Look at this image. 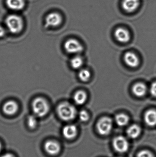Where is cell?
Segmentation results:
<instances>
[{
  "mask_svg": "<svg viewBox=\"0 0 156 157\" xmlns=\"http://www.w3.org/2000/svg\"><path fill=\"white\" fill-rule=\"evenodd\" d=\"M144 120L146 124L149 126H154L156 125V110L150 109L145 113Z\"/></svg>",
  "mask_w": 156,
  "mask_h": 157,
  "instance_id": "obj_15",
  "label": "cell"
},
{
  "mask_svg": "<svg viewBox=\"0 0 156 157\" xmlns=\"http://www.w3.org/2000/svg\"><path fill=\"white\" fill-rule=\"evenodd\" d=\"M137 157H154L153 153L148 150H144L140 151L137 154Z\"/></svg>",
  "mask_w": 156,
  "mask_h": 157,
  "instance_id": "obj_24",
  "label": "cell"
},
{
  "mask_svg": "<svg viewBox=\"0 0 156 157\" xmlns=\"http://www.w3.org/2000/svg\"><path fill=\"white\" fill-rule=\"evenodd\" d=\"M1 149H2V144H1V143H0V152H1Z\"/></svg>",
  "mask_w": 156,
  "mask_h": 157,
  "instance_id": "obj_28",
  "label": "cell"
},
{
  "mask_svg": "<svg viewBox=\"0 0 156 157\" xmlns=\"http://www.w3.org/2000/svg\"></svg>",
  "mask_w": 156,
  "mask_h": 157,
  "instance_id": "obj_29",
  "label": "cell"
},
{
  "mask_svg": "<svg viewBox=\"0 0 156 157\" xmlns=\"http://www.w3.org/2000/svg\"><path fill=\"white\" fill-rule=\"evenodd\" d=\"M87 95L86 92L83 90H79L76 92L74 95V101L78 105H82L84 104L87 99Z\"/></svg>",
  "mask_w": 156,
  "mask_h": 157,
  "instance_id": "obj_18",
  "label": "cell"
},
{
  "mask_svg": "<svg viewBox=\"0 0 156 157\" xmlns=\"http://www.w3.org/2000/svg\"><path fill=\"white\" fill-rule=\"evenodd\" d=\"M46 26L55 27L58 26L62 23V17L61 15L56 12H52L48 14L46 17Z\"/></svg>",
  "mask_w": 156,
  "mask_h": 157,
  "instance_id": "obj_7",
  "label": "cell"
},
{
  "mask_svg": "<svg viewBox=\"0 0 156 157\" xmlns=\"http://www.w3.org/2000/svg\"><path fill=\"white\" fill-rule=\"evenodd\" d=\"M64 48L67 52L70 53H79L83 51V48L78 40L73 39L68 40L65 42Z\"/></svg>",
  "mask_w": 156,
  "mask_h": 157,
  "instance_id": "obj_5",
  "label": "cell"
},
{
  "mask_svg": "<svg viewBox=\"0 0 156 157\" xmlns=\"http://www.w3.org/2000/svg\"><path fill=\"white\" fill-rule=\"evenodd\" d=\"M78 76L82 81L86 82L90 78L91 73L88 70H82L79 73Z\"/></svg>",
  "mask_w": 156,
  "mask_h": 157,
  "instance_id": "obj_21",
  "label": "cell"
},
{
  "mask_svg": "<svg viewBox=\"0 0 156 157\" xmlns=\"http://www.w3.org/2000/svg\"><path fill=\"white\" fill-rule=\"evenodd\" d=\"M27 124L29 128L34 129L35 128L37 124V120L35 116L30 115L27 118Z\"/></svg>",
  "mask_w": 156,
  "mask_h": 157,
  "instance_id": "obj_22",
  "label": "cell"
},
{
  "mask_svg": "<svg viewBox=\"0 0 156 157\" xmlns=\"http://www.w3.org/2000/svg\"><path fill=\"white\" fill-rule=\"evenodd\" d=\"M97 127L100 134L103 136L107 135L111 133L112 129V121L109 117L102 118L98 121Z\"/></svg>",
  "mask_w": 156,
  "mask_h": 157,
  "instance_id": "obj_4",
  "label": "cell"
},
{
  "mask_svg": "<svg viewBox=\"0 0 156 157\" xmlns=\"http://www.w3.org/2000/svg\"><path fill=\"white\" fill-rule=\"evenodd\" d=\"M141 132L140 126L136 124H133L127 129L126 133L130 138L135 139L140 135Z\"/></svg>",
  "mask_w": 156,
  "mask_h": 157,
  "instance_id": "obj_17",
  "label": "cell"
},
{
  "mask_svg": "<svg viewBox=\"0 0 156 157\" xmlns=\"http://www.w3.org/2000/svg\"><path fill=\"white\" fill-rule=\"evenodd\" d=\"M57 112L60 118L65 121L73 120L77 115L76 108L68 102H63L59 104L57 109Z\"/></svg>",
  "mask_w": 156,
  "mask_h": 157,
  "instance_id": "obj_1",
  "label": "cell"
},
{
  "mask_svg": "<svg viewBox=\"0 0 156 157\" xmlns=\"http://www.w3.org/2000/svg\"><path fill=\"white\" fill-rule=\"evenodd\" d=\"M83 63V59L79 56L74 57L71 61V67L74 69H79L82 66Z\"/></svg>",
  "mask_w": 156,
  "mask_h": 157,
  "instance_id": "obj_20",
  "label": "cell"
},
{
  "mask_svg": "<svg viewBox=\"0 0 156 157\" xmlns=\"http://www.w3.org/2000/svg\"><path fill=\"white\" fill-rule=\"evenodd\" d=\"M124 61L128 66L132 68L137 67L140 63L138 57L134 53L130 52L125 54Z\"/></svg>",
  "mask_w": 156,
  "mask_h": 157,
  "instance_id": "obj_11",
  "label": "cell"
},
{
  "mask_svg": "<svg viewBox=\"0 0 156 157\" xmlns=\"http://www.w3.org/2000/svg\"><path fill=\"white\" fill-rule=\"evenodd\" d=\"M0 157H15L12 154H10V153H7V154H4L2 155Z\"/></svg>",
  "mask_w": 156,
  "mask_h": 157,
  "instance_id": "obj_27",
  "label": "cell"
},
{
  "mask_svg": "<svg viewBox=\"0 0 156 157\" xmlns=\"http://www.w3.org/2000/svg\"><path fill=\"white\" fill-rule=\"evenodd\" d=\"M115 121L116 123L120 126L126 125L129 122V118L126 114L120 113L115 116Z\"/></svg>",
  "mask_w": 156,
  "mask_h": 157,
  "instance_id": "obj_19",
  "label": "cell"
},
{
  "mask_svg": "<svg viewBox=\"0 0 156 157\" xmlns=\"http://www.w3.org/2000/svg\"><path fill=\"white\" fill-rule=\"evenodd\" d=\"M150 92L154 97H156V81L154 82L150 87Z\"/></svg>",
  "mask_w": 156,
  "mask_h": 157,
  "instance_id": "obj_25",
  "label": "cell"
},
{
  "mask_svg": "<svg viewBox=\"0 0 156 157\" xmlns=\"http://www.w3.org/2000/svg\"><path fill=\"white\" fill-rule=\"evenodd\" d=\"M78 130L75 125H67L63 128L62 133L65 138L68 139H73L77 136Z\"/></svg>",
  "mask_w": 156,
  "mask_h": 157,
  "instance_id": "obj_14",
  "label": "cell"
},
{
  "mask_svg": "<svg viewBox=\"0 0 156 157\" xmlns=\"http://www.w3.org/2000/svg\"><path fill=\"white\" fill-rule=\"evenodd\" d=\"M6 27L13 34L21 32L24 27V21L21 17L16 14H10L5 20Z\"/></svg>",
  "mask_w": 156,
  "mask_h": 157,
  "instance_id": "obj_2",
  "label": "cell"
},
{
  "mask_svg": "<svg viewBox=\"0 0 156 157\" xmlns=\"http://www.w3.org/2000/svg\"><path fill=\"white\" fill-rule=\"evenodd\" d=\"M114 36L117 40L122 43H126L131 38L129 31L123 28H118L114 31Z\"/></svg>",
  "mask_w": 156,
  "mask_h": 157,
  "instance_id": "obj_10",
  "label": "cell"
},
{
  "mask_svg": "<svg viewBox=\"0 0 156 157\" xmlns=\"http://www.w3.org/2000/svg\"><path fill=\"white\" fill-rule=\"evenodd\" d=\"M6 6L11 10L20 11L22 10L25 6V0H6Z\"/></svg>",
  "mask_w": 156,
  "mask_h": 157,
  "instance_id": "obj_13",
  "label": "cell"
},
{
  "mask_svg": "<svg viewBox=\"0 0 156 157\" xmlns=\"http://www.w3.org/2000/svg\"><path fill=\"white\" fill-rule=\"evenodd\" d=\"M44 148L46 152L51 155H57L60 150V145L54 140L46 141L44 145Z\"/></svg>",
  "mask_w": 156,
  "mask_h": 157,
  "instance_id": "obj_8",
  "label": "cell"
},
{
  "mask_svg": "<svg viewBox=\"0 0 156 157\" xmlns=\"http://www.w3.org/2000/svg\"><path fill=\"white\" fill-rule=\"evenodd\" d=\"M32 109L36 116L42 117L46 115L49 107L47 101L42 98H38L33 101Z\"/></svg>",
  "mask_w": 156,
  "mask_h": 157,
  "instance_id": "obj_3",
  "label": "cell"
},
{
  "mask_svg": "<svg viewBox=\"0 0 156 157\" xmlns=\"http://www.w3.org/2000/svg\"><path fill=\"white\" fill-rule=\"evenodd\" d=\"M114 148L119 153L126 152L129 149V143L127 139L122 136H118L113 140Z\"/></svg>",
  "mask_w": 156,
  "mask_h": 157,
  "instance_id": "obj_6",
  "label": "cell"
},
{
  "mask_svg": "<svg viewBox=\"0 0 156 157\" xmlns=\"http://www.w3.org/2000/svg\"><path fill=\"white\" fill-rule=\"evenodd\" d=\"M132 92L136 97H142L144 96L147 92V88L143 83H137L132 87Z\"/></svg>",
  "mask_w": 156,
  "mask_h": 157,
  "instance_id": "obj_16",
  "label": "cell"
},
{
  "mask_svg": "<svg viewBox=\"0 0 156 157\" xmlns=\"http://www.w3.org/2000/svg\"><path fill=\"white\" fill-rule=\"evenodd\" d=\"M5 35V30L2 27L0 26V37H2Z\"/></svg>",
  "mask_w": 156,
  "mask_h": 157,
  "instance_id": "obj_26",
  "label": "cell"
},
{
  "mask_svg": "<svg viewBox=\"0 0 156 157\" xmlns=\"http://www.w3.org/2000/svg\"><path fill=\"white\" fill-rule=\"evenodd\" d=\"M140 0H123L122 7L125 12L131 13L136 11L140 6Z\"/></svg>",
  "mask_w": 156,
  "mask_h": 157,
  "instance_id": "obj_9",
  "label": "cell"
},
{
  "mask_svg": "<svg viewBox=\"0 0 156 157\" xmlns=\"http://www.w3.org/2000/svg\"><path fill=\"white\" fill-rule=\"evenodd\" d=\"M79 117L82 121L86 122L89 120V116L87 111L85 110H82L79 113Z\"/></svg>",
  "mask_w": 156,
  "mask_h": 157,
  "instance_id": "obj_23",
  "label": "cell"
},
{
  "mask_svg": "<svg viewBox=\"0 0 156 157\" xmlns=\"http://www.w3.org/2000/svg\"><path fill=\"white\" fill-rule=\"evenodd\" d=\"M18 106L13 101H8L3 106V111L6 115H13L18 110Z\"/></svg>",
  "mask_w": 156,
  "mask_h": 157,
  "instance_id": "obj_12",
  "label": "cell"
}]
</instances>
